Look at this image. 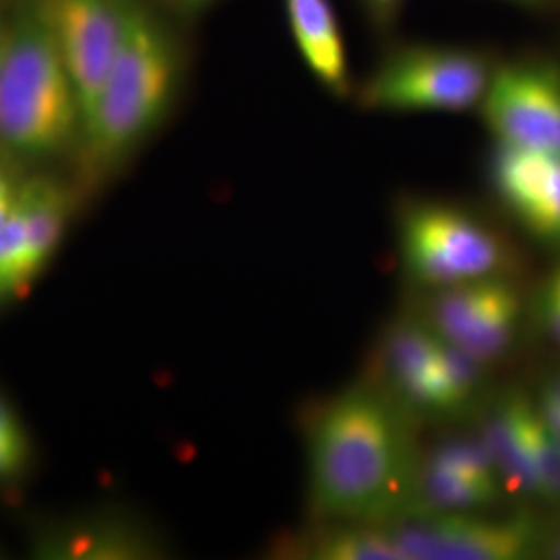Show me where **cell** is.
<instances>
[{"mask_svg":"<svg viewBox=\"0 0 560 560\" xmlns=\"http://www.w3.org/2000/svg\"><path fill=\"white\" fill-rule=\"evenodd\" d=\"M420 465L407 409L378 384L328 400L310 430V504L318 521L386 523L402 515Z\"/></svg>","mask_w":560,"mask_h":560,"instance_id":"1","label":"cell"},{"mask_svg":"<svg viewBox=\"0 0 560 560\" xmlns=\"http://www.w3.org/2000/svg\"><path fill=\"white\" fill-rule=\"evenodd\" d=\"M81 133L75 83L30 0L9 20L0 55V143L15 156L42 161L69 150Z\"/></svg>","mask_w":560,"mask_h":560,"instance_id":"2","label":"cell"},{"mask_svg":"<svg viewBox=\"0 0 560 560\" xmlns=\"http://www.w3.org/2000/svg\"><path fill=\"white\" fill-rule=\"evenodd\" d=\"M179 48L141 0H127L110 71L81 143L96 166L125 159L164 119L179 83Z\"/></svg>","mask_w":560,"mask_h":560,"instance_id":"3","label":"cell"},{"mask_svg":"<svg viewBox=\"0 0 560 560\" xmlns=\"http://www.w3.org/2000/svg\"><path fill=\"white\" fill-rule=\"evenodd\" d=\"M492 69L469 48L416 44L390 52L363 81L361 106L384 113H460L480 106Z\"/></svg>","mask_w":560,"mask_h":560,"instance_id":"4","label":"cell"},{"mask_svg":"<svg viewBox=\"0 0 560 560\" xmlns=\"http://www.w3.org/2000/svg\"><path fill=\"white\" fill-rule=\"evenodd\" d=\"M399 245L407 277L432 291L504 277L509 266V249L490 226L436 201H418L402 210Z\"/></svg>","mask_w":560,"mask_h":560,"instance_id":"5","label":"cell"},{"mask_svg":"<svg viewBox=\"0 0 560 560\" xmlns=\"http://www.w3.org/2000/svg\"><path fill=\"white\" fill-rule=\"evenodd\" d=\"M378 384L407 411L455 416L476 399L483 363L451 347L423 320L393 324L382 339Z\"/></svg>","mask_w":560,"mask_h":560,"instance_id":"6","label":"cell"},{"mask_svg":"<svg viewBox=\"0 0 560 560\" xmlns=\"http://www.w3.org/2000/svg\"><path fill=\"white\" fill-rule=\"evenodd\" d=\"M384 525L405 560H521L544 544L527 513L486 517L481 511H409Z\"/></svg>","mask_w":560,"mask_h":560,"instance_id":"7","label":"cell"},{"mask_svg":"<svg viewBox=\"0 0 560 560\" xmlns=\"http://www.w3.org/2000/svg\"><path fill=\"white\" fill-rule=\"evenodd\" d=\"M480 106L499 145L560 156V71L555 65L520 60L492 71Z\"/></svg>","mask_w":560,"mask_h":560,"instance_id":"8","label":"cell"},{"mask_svg":"<svg viewBox=\"0 0 560 560\" xmlns=\"http://www.w3.org/2000/svg\"><path fill=\"white\" fill-rule=\"evenodd\" d=\"M434 293L423 322L444 342L483 365L501 360L511 349L523 303L506 277L469 280Z\"/></svg>","mask_w":560,"mask_h":560,"instance_id":"9","label":"cell"},{"mask_svg":"<svg viewBox=\"0 0 560 560\" xmlns=\"http://www.w3.org/2000/svg\"><path fill=\"white\" fill-rule=\"evenodd\" d=\"M34 2L75 83L85 129L119 48L127 0Z\"/></svg>","mask_w":560,"mask_h":560,"instance_id":"10","label":"cell"},{"mask_svg":"<svg viewBox=\"0 0 560 560\" xmlns=\"http://www.w3.org/2000/svg\"><path fill=\"white\" fill-rule=\"evenodd\" d=\"M492 179L502 203L534 237L560 243V156L499 145Z\"/></svg>","mask_w":560,"mask_h":560,"instance_id":"11","label":"cell"},{"mask_svg":"<svg viewBox=\"0 0 560 560\" xmlns=\"http://www.w3.org/2000/svg\"><path fill=\"white\" fill-rule=\"evenodd\" d=\"M536 402L523 395H509L494 405L483 421V442L502 488L513 494L538 497L534 467Z\"/></svg>","mask_w":560,"mask_h":560,"instance_id":"12","label":"cell"},{"mask_svg":"<svg viewBox=\"0 0 560 560\" xmlns=\"http://www.w3.org/2000/svg\"><path fill=\"white\" fill-rule=\"evenodd\" d=\"M287 18L301 59L335 96L351 92L349 59L330 0H284Z\"/></svg>","mask_w":560,"mask_h":560,"instance_id":"13","label":"cell"},{"mask_svg":"<svg viewBox=\"0 0 560 560\" xmlns=\"http://www.w3.org/2000/svg\"><path fill=\"white\" fill-rule=\"evenodd\" d=\"M280 552L303 560H405L384 523L322 521Z\"/></svg>","mask_w":560,"mask_h":560,"instance_id":"14","label":"cell"},{"mask_svg":"<svg viewBox=\"0 0 560 560\" xmlns=\"http://www.w3.org/2000/svg\"><path fill=\"white\" fill-rule=\"evenodd\" d=\"M20 206L27 231L30 275L36 279L59 245L71 198L59 180L34 177L21 183Z\"/></svg>","mask_w":560,"mask_h":560,"instance_id":"15","label":"cell"},{"mask_svg":"<svg viewBox=\"0 0 560 560\" xmlns=\"http://www.w3.org/2000/svg\"><path fill=\"white\" fill-rule=\"evenodd\" d=\"M504 488L497 481L478 480L457 469L420 457L409 511H483L501 499Z\"/></svg>","mask_w":560,"mask_h":560,"instance_id":"16","label":"cell"},{"mask_svg":"<svg viewBox=\"0 0 560 560\" xmlns=\"http://www.w3.org/2000/svg\"><path fill=\"white\" fill-rule=\"evenodd\" d=\"M34 282L27 258V231L20 200L0 229V295H20Z\"/></svg>","mask_w":560,"mask_h":560,"instance_id":"17","label":"cell"},{"mask_svg":"<svg viewBox=\"0 0 560 560\" xmlns=\"http://www.w3.org/2000/svg\"><path fill=\"white\" fill-rule=\"evenodd\" d=\"M32 465V439L15 407L0 395V483H13Z\"/></svg>","mask_w":560,"mask_h":560,"instance_id":"18","label":"cell"},{"mask_svg":"<svg viewBox=\"0 0 560 560\" xmlns=\"http://www.w3.org/2000/svg\"><path fill=\"white\" fill-rule=\"evenodd\" d=\"M534 467L538 481V499L560 501V446L541 420L538 409L534 423Z\"/></svg>","mask_w":560,"mask_h":560,"instance_id":"19","label":"cell"},{"mask_svg":"<svg viewBox=\"0 0 560 560\" xmlns=\"http://www.w3.org/2000/svg\"><path fill=\"white\" fill-rule=\"evenodd\" d=\"M540 320L548 335L560 345V266L546 280L540 298Z\"/></svg>","mask_w":560,"mask_h":560,"instance_id":"20","label":"cell"},{"mask_svg":"<svg viewBox=\"0 0 560 560\" xmlns=\"http://www.w3.org/2000/svg\"><path fill=\"white\" fill-rule=\"evenodd\" d=\"M536 409L540 413L544 423L550 430L560 428V376L552 378L541 390L540 402H536Z\"/></svg>","mask_w":560,"mask_h":560,"instance_id":"21","label":"cell"},{"mask_svg":"<svg viewBox=\"0 0 560 560\" xmlns=\"http://www.w3.org/2000/svg\"><path fill=\"white\" fill-rule=\"evenodd\" d=\"M21 183L13 179L9 171L0 166V229L11 219L15 212V206L20 200Z\"/></svg>","mask_w":560,"mask_h":560,"instance_id":"22","label":"cell"},{"mask_svg":"<svg viewBox=\"0 0 560 560\" xmlns=\"http://www.w3.org/2000/svg\"><path fill=\"white\" fill-rule=\"evenodd\" d=\"M363 2L368 4L370 13L384 23V21L393 20L399 13L400 4L405 0H363Z\"/></svg>","mask_w":560,"mask_h":560,"instance_id":"23","label":"cell"},{"mask_svg":"<svg viewBox=\"0 0 560 560\" xmlns=\"http://www.w3.org/2000/svg\"><path fill=\"white\" fill-rule=\"evenodd\" d=\"M541 550L546 552V557H548V559L560 560V525L557 527V532H555L548 540H544V544H541Z\"/></svg>","mask_w":560,"mask_h":560,"instance_id":"24","label":"cell"},{"mask_svg":"<svg viewBox=\"0 0 560 560\" xmlns=\"http://www.w3.org/2000/svg\"><path fill=\"white\" fill-rule=\"evenodd\" d=\"M175 2L180 4V7H185V9H200V7L212 2V0H175Z\"/></svg>","mask_w":560,"mask_h":560,"instance_id":"25","label":"cell"},{"mask_svg":"<svg viewBox=\"0 0 560 560\" xmlns=\"http://www.w3.org/2000/svg\"><path fill=\"white\" fill-rule=\"evenodd\" d=\"M7 25H9V20H4L0 15V55H2V46H4V38H7Z\"/></svg>","mask_w":560,"mask_h":560,"instance_id":"26","label":"cell"},{"mask_svg":"<svg viewBox=\"0 0 560 560\" xmlns=\"http://www.w3.org/2000/svg\"><path fill=\"white\" fill-rule=\"evenodd\" d=\"M548 430H550V428H548ZM550 432H552V436H555V441L559 442V446H560V428H559V430H550Z\"/></svg>","mask_w":560,"mask_h":560,"instance_id":"27","label":"cell"}]
</instances>
